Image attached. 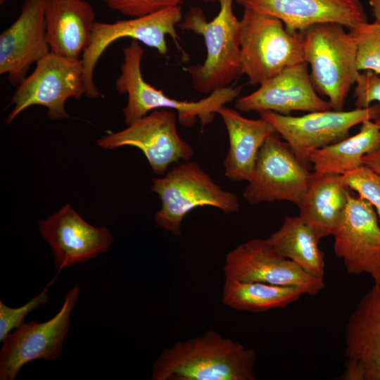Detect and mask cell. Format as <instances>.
Instances as JSON below:
<instances>
[{"label":"cell","mask_w":380,"mask_h":380,"mask_svg":"<svg viewBox=\"0 0 380 380\" xmlns=\"http://www.w3.org/2000/svg\"><path fill=\"white\" fill-rule=\"evenodd\" d=\"M182 18L181 6H177L148 15L114 23L96 22L90 43L81 57L86 96L91 99L102 96L94 84V69L106 49L120 39L131 38L165 56L168 53L166 37L169 36L181 52L183 60L187 61L189 55L181 46L176 30Z\"/></svg>","instance_id":"8"},{"label":"cell","mask_w":380,"mask_h":380,"mask_svg":"<svg viewBox=\"0 0 380 380\" xmlns=\"http://www.w3.org/2000/svg\"><path fill=\"white\" fill-rule=\"evenodd\" d=\"M239 46L241 74L252 85L305 62L300 32L289 31L277 18L246 8L240 20Z\"/></svg>","instance_id":"6"},{"label":"cell","mask_w":380,"mask_h":380,"mask_svg":"<svg viewBox=\"0 0 380 380\" xmlns=\"http://www.w3.org/2000/svg\"><path fill=\"white\" fill-rule=\"evenodd\" d=\"M349 194V188L342 175H318L313 172L310 185L298 205L299 216L321 240L332 235Z\"/></svg>","instance_id":"22"},{"label":"cell","mask_w":380,"mask_h":380,"mask_svg":"<svg viewBox=\"0 0 380 380\" xmlns=\"http://www.w3.org/2000/svg\"><path fill=\"white\" fill-rule=\"evenodd\" d=\"M255 352L213 329L164 349L152 380H253Z\"/></svg>","instance_id":"1"},{"label":"cell","mask_w":380,"mask_h":380,"mask_svg":"<svg viewBox=\"0 0 380 380\" xmlns=\"http://www.w3.org/2000/svg\"><path fill=\"white\" fill-rule=\"evenodd\" d=\"M334 253L350 274L380 281V224L372 205L350 193L333 232Z\"/></svg>","instance_id":"14"},{"label":"cell","mask_w":380,"mask_h":380,"mask_svg":"<svg viewBox=\"0 0 380 380\" xmlns=\"http://www.w3.org/2000/svg\"><path fill=\"white\" fill-rule=\"evenodd\" d=\"M267 239L282 256L324 279L325 262L324 254L319 247L320 239L299 215L286 216L279 229Z\"/></svg>","instance_id":"24"},{"label":"cell","mask_w":380,"mask_h":380,"mask_svg":"<svg viewBox=\"0 0 380 380\" xmlns=\"http://www.w3.org/2000/svg\"><path fill=\"white\" fill-rule=\"evenodd\" d=\"M151 191L161 203L154 215L156 226L175 236L181 234L184 218L194 208L211 206L228 215L240 208L235 194L223 189L190 160L179 163L160 178H153Z\"/></svg>","instance_id":"5"},{"label":"cell","mask_w":380,"mask_h":380,"mask_svg":"<svg viewBox=\"0 0 380 380\" xmlns=\"http://www.w3.org/2000/svg\"><path fill=\"white\" fill-rule=\"evenodd\" d=\"M44 18L51 52L81 58L96 22L92 6L84 0H46Z\"/></svg>","instance_id":"20"},{"label":"cell","mask_w":380,"mask_h":380,"mask_svg":"<svg viewBox=\"0 0 380 380\" xmlns=\"http://www.w3.org/2000/svg\"><path fill=\"white\" fill-rule=\"evenodd\" d=\"M312 175L288 143L274 133L266 139L259 151L243 198L250 204L287 201L298 205Z\"/></svg>","instance_id":"10"},{"label":"cell","mask_w":380,"mask_h":380,"mask_svg":"<svg viewBox=\"0 0 380 380\" xmlns=\"http://www.w3.org/2000/svg\"><path fill=\"white\" fill-rule=\"evenodd\" d=\"M86 95L81 58H69L50 52L36 63L32 72L18 86L9 106L13 108L5 120L11 124L24 110L32 106L47 109L51 120L68 118V99Z\"/></svg>","instance_id":"7"},{"label":"cell","mask_w":380,"mask_h":380,"mask_svg":"<svg viewBox=\"0 0 380 380\" xmlns=\"http://www.w3.org/2000/svg\"><path fill=\"white\" fill-rule=\"evenodd\" d=\"M357 46V68L380 74V23H360L350 29Z\"/></svg>","instance_id":"26"},{"label":"cell","mask_w":380,"mask_h":380,"mask_svg":"<svg viewBox=\"0 0 380 380\" xmlns=\"http://www.w3.org/2000/svg\"><path fill=\"white\" fill-rule=\"evenodd\" d=\"M260 115L274 126L298 160L308 166L312 151L348 137L354 126L377 118L380 104L351 110L310 112L301 116L272 111H263Z\"/></svg>","instance_id":"9"},{"label":"cell","mask_w":380,"mask_h":380,"mask_svg":"<svg viewBox=\"0 0 380 380\" xmlns=\"http://www.w3.org/2000/svg\"><path fill=\"white\" fill-rule=\"evenodd\" d=\"M205 4L211 3V0H201Z\"/></svg>","instance_id":"33"},{"label":"cell","mask_w":380,"mask_h":380,"mask_svg":"<svg viewBox=\"0 0 380 380\" xmlns=\"http://www.w3.org/2000/svg\"><path fill=\"white\" fill-rule=\"evenodd\" d=\"M39 229L51 248L57 274L106 252L113 241L108 228L90 224L69 204L40 221Z\"/></svg>","instance_id":"17"},{"label":"cell","mask_w":380,"mask_h":380,"mask_svg":"<svg viewBox=\"0 0 380 380\" xmlns=\"http://www.w3.org/2000/svg\"><path fill=\"white\" fill-rule=\"evenodd\" d=\"M243 9L281 20L291 32L320 23H336L349 29L367 21L360 0H236Z\"/></svg>","instance_id":"19"},{"label":"cell","mask_w":380,"mask_h":380,"mask_svg":"<svg viewBox=\"0 0 380 380\" xmlns=\"http://www.w3.org/2000/svg\"><path fill=\"white\" fill-rule=\"evenodd\" d=\"M355 86L356 108L369 107L373 101L380 103V77L378 74L369 70L360 72ZM374 122L380 129V115Z\"/></svg>","instance_id":"30"},{"label":"cell","mask_w":380,"mask_h":380,"mask_svg":"<svg viewBox=\"0 0 380 380\" xmlns=\"http://www.w3.org/2000/svg\"><path fill=\"white\" fill-rule=\"evenodd\" d=\"M343 380H380V281L350 314L345 330Z\"/></svg>","instance_id":"15"},{"label":"cell","mask_w":380,"mask_h":380,"mask_svg":"<svg viewBox=\"0 0 380 380\" xmlns=\"http://www.w3.org/2000/svg\"><path fill=\"white\" fill-rule=\"evenodd\" d=\"M177 113L167 109H156L116 132L97 140L99 146L114 149L132 146L141 150L157 175L166 173L172 163L188 161L194 155L190 144L179 134Z\"/></svg>","instance_id":"11"},{"label":"cell","mask_w":380,"mask_h":380,"mask_svg":"<svg viewBox=\"0 0 380 380\" xmlns=\"http://www.w3.org/2000/svg\"><path fill=\"white\" fill-rule=\"evenodd\" d=\"M235 108L241 112L272 111L284 115L332 109L329 101L317 94L305 61L284 69L253 92L238 97Z\"/></svg>","instance_id":"18"},{"label":"cell","mask_w":380,"mask_h":380,"mask_svg":"<svg viewBox=\"0 0 380 380\" xmlns=\"http://www.w3.org/2000/svg\"><path fill=\"white\" fill-rule=\"evenodd\" d=\"M49 283L44 289L29 302L19 308H11L0 300V341L3 342L7 336L14 329L20 327L25 317L31 312L37 309L40 305L46 303L49 300L48 289L57 277Z\"/></svg>","instance_id":"28"},{"label":"cell","mask_w":380,"mask_h":380,"mask_svg":"<svg viewBox=\"0 0 380 380\" xmlns=\"http://www.w3.org/2000/svg\"><path fill=\"white\" fill-rule=\"evenodd\" d=\"M375 20L380 23V0H369Z\"/></svg>","instance_id":"32"},{"label":"cell","mask_w":380,"mask_h":380,"mask_svg":"<svg viewBox=\"0 0 380 380\" xmlns=\"http://www.w3.org/2000/svg\"><path fill=\"white\" fill-rule=\"evenodd\" d=\"M217 114L229 137V149L224 160V175L234 182H248L253 175L259 151L266 139L277 133L274 126L260 118L253 120L225 106Z\"/></svg>","instance_id":"21"},{"label":"cell","mask_w":380,"mask_h":380,"mask_svg":"<svg viewBox=\"0 0 380 380\" xmlns=\"http://www.w3.org/2000/svg\"><path fill=\"white\" fill-rule=\"evenodd\" d=\"M219 4V12L208 21L203 10L191 7L183 15L178 27L201 36L206 56L201 64L185 69L194 90L207 95L230 86L241 75L240 63V20L233 11L234 0H211Z\"/></svg>","instance_id":"3"},{"label":"cell","mask_w":380,"mask_h":380,"mask_svg":"<svg viewBox=\"0 0 380 380\" xmlns=\"http://www.w3.org/2000/svg\"><path fill=\"white\" fill-rule=\"evenodd\" d=\"M123 62L115 83V90L127 96L122 110L125 122L131 125L156 109L175 111L179 122L190 127L196 122L203 127L213 122L218 110L236 100L241 86H229L213 91L198 101H180L167 96L162 90L148 83L141 73L144 50L140 42L132 40L122 49Z\"/></svg>","instance_id":"2"},{"label":"cell","mask_w":380,"mask_h":380,"mask_svg":"<svg viewBox=\"0 0 380 380\" xmlns=\"http://www.w3.org/2000/svg\"><path fill=\"white\" fill-rule=\"evenodd\" d=\"M6 0H0V4L2 5L5 3Z\"/></svg>","instance_id":"34"},{"label":"cell","mask_w":380,"mask_h":380,"mask_svg":"<svg viewBox=\"0 0 380 380\" xmlns=\"http://www.w3.org/2000/svg\"><path fill=\"white\" fill-rule=\"evenodd\" d=\"M342 176L349 189L372 205L380 224V176L365 165Z\"/></svg>","instance_id":"27"},{"label":"cell","mask_w":380,"mask_h":380,"mask_svg":"<svg viewBox=\"0 0 380 380\" xmlns=\"http://www.w3.org/2000/svg\"><path fill=\"white\" fill-rule=\"evenodd\" d=\"M46 0H25L20 15L0 34V74L18 86L33 64L49 54L44 10Z\"/></svg>","instance_id":"16"},{"label":"cell","mask_w":380,"mask_h":380,"mask_svg":"<svg viewBox=\"0 0 380 380\" xmlns=\"http://www.w3.org/2000/svg\"><path fill=\"white\" fill-rule=\"evenodd\" d=\"M379 144L380 129L374 120H367L356 134L312 151L309 163L316 175H342L363 165V157Z\"/></svg>","instance_id":"23"},{"label":"cell","mask_w":380,"mask_h":380,"mask_svg":"<svg viewBox=\"0 0 380 380\" xmlns=\"http://www.w3.org/2000/svg\"><path fill=\"white\" fill-rule=\"evenodd\" d=\"M108 7L129 18L148 15L165 8L181 6L184 0H101Z\"/></svg>","instance_id":"29"},{"label":"cell","mask_w":380,"mask_h":380,"mask_svg":"<svg viewBox=\"0 0 380 380\" xmlns=\"http://www.w3.org/2000/svg\"><path fill=\"white\" fill-rule=\"evenodd\" d=\"M299 32L304 60L310 66L316 91L328 98L332 109L343 110L360 73L353 37L336 23H316Z\"/></svg>","instance_id":"4"},{"label":"cell","mask_w":380,"mask_h":380,"mask_svg":"<svg viewBox=\"0 0 380 380\" xmlns=\"http://www.w3.org/2000/svg\"><path fill=\"white\" fill-rule=\"evenodd\" d=\"M80 296V287H72L65 296L62 308L51 319L23 323L2 342L0 379L14 380L27 363L54 360L61 356L63 343L70 327L71 312Z\"/></svg>","instance_id":"12"},{"label":"cell","mask_w":380,"mask_h":380,"mask_svg":"<svg viewBox=\"0 0 380 380\" xmlns=\"http://www.w3.org/2000/svg\"><path fill=\"white\" fill-rule=\"evenodd\" d=\"M301 288L225 279L222 300L236 310L262 312L284 308L305 295Z\"/></svg>","instance_id":"25"},{"label":"cell","mask_w":380,"mask_h":380,"mask_svg":"<svg viewBox=\"0 0 380 380\" xmlns=\"http://www.w3.org/2000/svg\"><path fill=\"white\" fill-rule=\"evenodd\" d=\"M225 279L297 286L315 296L324 288L323 278L312 275L279 254L267 239H253L239 244L226 255Z\"/></svg>","instance_id":"13"},{"label":"cell","mask_w":380,"mask_h":380,"mask_svg":"<svg viewBox=\"0 0 380 380\" xmlns=\"http://www.w3.org/2000/svg\"><path fill=\"white\" fill-rule=\"evenodd\" d=\"M362 163L363 165L380 176V144L374 151L363 157Z\"/></svg>","instance_id":"31"}]
</instances>
